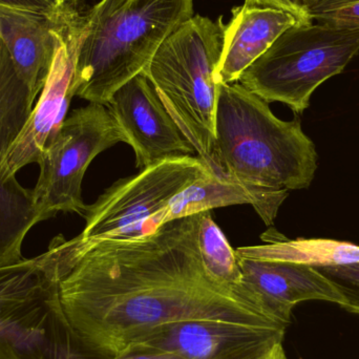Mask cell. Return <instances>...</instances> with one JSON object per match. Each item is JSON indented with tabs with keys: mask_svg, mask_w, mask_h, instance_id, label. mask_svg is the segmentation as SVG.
<instances>
[{
	"mask_svg": "<svg viewBox=\"0 0 359 359\" xmlns=\"http://www.w3.org/2000/svg\"><path fill=\"white\" fill-rule=\"evenodd\" d=\"M82 2L83 0H0V6L59 17L83 12Z\"/></svg>",
	"mask_w": 359,
	"mask_h": 359,
	"instance_id": "21",
	"label": "cell"
},
{
	"mask_svg": "<svg viewBox=\"0 0 359 359\" xmlns=\"http://www.w3.org/2000/svg\"><path fill=\"white\" fill-rule=\"evenodd\" d=\"M0 359H22L11 346L0 343Z\"/></svg>",
	"mask_w": 359,
	"mask_h": 359,
	"instance_id": "27",
	"label": "cell"
},
{
	"mask_svg": "<svg viewBox=\"0 0 359 359\" xmlns=\"http://www.w3.org/2000/svg\"><path fill=\"white\" fill-rule=\"evenodd\" d=\"M86 14L67 25L60 35L54 61L39 99L25 130L0 162V176L6 181L29 164H38L60 130L72 98L76 59L83 33Z\"/></svg>",
	"mask_w": 359,
	"mask_h": 359,
	"instance_id": "9",
	"label": "cell"
},
{
	"mask_svg": "<svg viewBox=\"0 0 359 359\" xmlns=\"http://www.w3.org/2000/svg\"><path fill=\"white\" fill-rule=\"evenodd\" d=\"M313 268L322 273L341 294L343 299L341 308L359 316V264Z\"/></svg>",
	"mask_w": 359,
	"mask_h": 359,
	"instance_id": "20",
	"label": "cell"
},
{
	"mask_svg": "<svg viewBox=\"0 0 359 359\" xmlns=\"http://www.w3.org/2000/svg\"><path fill=\"white\" fill-rule=\"evenodd\" d=\"M198 242L203 264L217 283L228 288H246L236 250L212 219L211 211L200 212Z\"/></svg>",
	"mask_w": 359,
	"mask_h": 359,
	"instance_id": "19",
	"label": "cell"
},
{
	"mask_svg": "<svg viewBox=\"0 0 359 359\" xmlns=\"http://www.w3.org/2000/svg\"><path fill=\"white\" fill-rule=\"evenodd\" d=\"M359 29V0L346 2L314 17L313 21Z\"/></svg>",
	"mask_w": 359,
	"mask_h": 359,
	"instance_id": "22",
	"label": "cell"
},
{
	"mask_svg": "<svg viewBox=\"0 0 359 359\" xmlns=\"http://www.w3.org/2000/svg\"><path fill=\"white\" fill-rule=\"evenodd\" d=\"M41 222L32 190L23 187L16 178L6 181L0 176V266L23 259V242Z\"/></svg>",
	"mask_w": 359,
	"mask_h": 359,
	"instance_id": "16",
	"label": "cell"
},
{
	"mask_svg": "<svg viewBox=\"0 0 359 359\" xmlns=\"http://www.w3.org/2000/svg\"><path fill=\"white\" fill-rule=\"evenodd\" d=\"M200 213L151 233L97 242L55 236L43 255L55 266L72 334L88 353H123L170 323L217 320L286 328L248 287L232 289L207 271L198 248Z\"/></svg>",
	"mask_w": 359,
	"mask_h": 359,
	"instance_id": "1",
	"label": "cell"
},
{
	"mask_svg": "<svg viewBox=\"0 0 359 359\" xmlns=\"http://www.w3.org/2000/svg\"><path fill=\"white\" fill-rule=\"evenodd\" d=\"M224 25L207 17H190L166 38L143 73L162 102L213 175L215 111Z\"/></svg>",
	"mask_w": 359,
	"mask_h": 359,
	"instance_id": "4",
	"label": "cell"
},
{
	"mask_svg": "<svg viewBox=\"0 0 359 359\" xmlns=\"http://www.w3.org/2000/svg\"><path fill=\"white\" fill-rule=\"evenodd\" d=\"M126 136L107 105L90 103L72 111L39 163V177L32 190L42 219L58 212L84 217L88 205L82 198V181L93 160Z\"/></svg>",
	"mask_w": 359,
	"mask_h": 359,
	"instance_id": "8",
	"label": "cell"
},
{
	"mask_svg": "<svg viewBox=\"0 0 359 359\" xmlns=\"http://www.w3.org/2000/svg\"><path fill=\"white\" fill-rule=\"evenodd\" d=\"M215 130L217 176L276 191L311 185L318 155L299 118L278 119L242 84H219Z\"/></svg>",
	"mask_w": 359,
	"mask_h": 359,
	"instance_id": "2",
	"label": "cell"
},
{
	"mask_svg": "<svg viewBox=\"0 0 359 359\" xmlns=\"http://www.w3.org/2000/svg\"><path fill=\"white\" fill-rule=\"evenodd\" d=\"M244 4L255 8H276L293 15L299 22H313L310 19L305 0H245Z\"/></svg>",
	"mask_w": 359,
	"mask_h": 359,
	"instance_id": "23",
	"label": "cell"
},
{
	"mask_svg": "<svg viewBox=\"0 0 359 359\" xmlns=\"http://www.w3.org/2000/svg\"><path fill=\"white\" fill-rule=\"evenodd\" d=\"M84 14L52 17L0 6V38L35 98L50 73L61 33Z\"/></svg>",
	"mask_w": 359,
	"mask_h": 359,
	"instance_id": "13",
	"label": "cell"
},
{
	"mask_svg": "<svg viewBox=\"0 0 359 359\" xmlns=\"http://www.w3.org/2000/svg\"><path fill=\"white\" fill-rule=\"evenodd\" d=\"M107 359H186L174 353L161 351H126L115 358Z\"/></svg>",
	"mask_w": 359,
	"mask_h": 359,
	"instance_id": "24",
	"label": "cell"
},
{
	"mask_svg": "<svg viewBox=\"0 0 359 359\" xmlns=\"http://www.w3.org/2000/svg\"><path fill=\"white\" fill-rule=\"evenodd\" d=\"M238 359H289L287 356L286 351H285L283 341L274 344L270 347L265 348L261 351L255 352L251 355L246 356V358Z\"/></svg>",
	"mask_w": 359,
	"mask_h": 359,
	"instance_id": "26",
	"label": "cell"
},
{
	"mask_svg": "<svg viewBox=\"0 0 359 359\" xmlns=\"http://www.w3.org/2000/svg\"><path fill=\"white\" fill-rule=\"evenodd\" d=\"M35 100L0 39V162L25 130Z\"/></svg>",
	"mask_w": 359,
	"mask_h": 359,
	"instance_id": "18",
	"label": "cell"
},
{
	"mask_svg": "<svg viewBox=\"0 0 359 359\" xmlns=\"http://www.w3.org/2000/svg\"><path fill=\"white\" fill-rule=\"evenodd\" d=\"M236 257L243 284L261 297L288 326L295 306L304 302H328L339 307L343 305L337 289L311 266L280 259Z\"/></svg>",
	"mask_w": 359,
	"mask_h": 359,
	"instance_id": "12",
	"label": "cell"
},
{
	"mask_svg": "<svg viewBox=\"0 0 359 359\" xmlns=\"http://www.w3.org/2000/svg\"><path fill=\"white\" fill-rule=\"evenodd\" d=\"M107 107L134 149L137 168L196 154L143 72L116 90Z\"/></svg>",
	"mask_w": 359,
	"mask_h": 359,
	"instance_id": "10",
	"label": "cell"
},
{
	"mask_svg": "<svg viewBox=\"0 0 359 359\" xmlns=\"http://www.w3.org/2000/svg\"><path fill=\"white\" fill-rule=\"evenodd\" d=\"M236 253L255 259L295 262L311 267L359 264V245L322 238H282L261 246L242 247L236 249Z\"/></svg>",
	"mask_w": 359,
	"mask_h": 359,
	"instance_id": "17",
	"label": "cell"
},
{
	"mask_svg": "<svg viewBox=\"0 0 359 359\" xmlns=\"http://www.w3.org/2000/svg\"><path fill=\"white\" fill-rule=\"evenodd\" d=\"M0 39H1V38H0Z\"/></svg>",
	"mask_w": 359,
	"mask_h": 359,
	"instance_id": "28",
	"label": "cell"
},
{
	"mask_svg": "<svg viewBox=\"0 0 359 359\" xmlns=\"http://www.w3.org/2000/svg\"><path fill=\"white\" fill-rule=\"evenodd\" d=\"M299 22L293 15L269 8L241 6L223 29L221 59L215 71L217 84L238 82L289 27Z\"/></svg>",
	"mask_w": 359,
	"mask_h": 359,
	"instance_id": "14",
	"label": "cell"
},
{
	"mask_svg": "<svg viewBox=\"0 0 359 359\" xmlns=\"http://www.w3.org/2000/svg\"><path fill=\"white\" fill-rule=\"evenodd\" d=\"M192 16L194 0H101L86 12L76 59L75 96L107 105Z\"/></svg>",
	"mask_w": 359,
	"mask_h": 359,
	"instance_id": "3",
	"label": "cell"
},
{
	"mask_svg": "<svg viewBox=\"0 0 359 359\" xmlns=\"http://www.w3.org/2000/svg\"><path fill=\"white\" fill-rule=\"evenodd\" d=\"M288 191L264 189L217 175L196 180L177 194L161 217V225L203 211L232 205H251L267 226L272 225Z\"/></svg>",
	"mask_w": 359,
	"mask_h": 359,
	"instance_id": "15",
	"label": "cell"
},
{
	"mask_svg": "<svg viewBox=\"0 0 359 359\" xmlns=\"http://www.w3.org/2000/svg\"><path fill=\"white\" fill-rule=\"evenodd\" d=\"M213 175L202 159L194 156L172 158L119 180L88 205L86 226L78 241L134 238L161 226L170 201L196 180Z\"/></svg>",
	"mask_w": 359,
	"mask_h": 359,
	"instance_id": "7",
	"label": "cell"
},
{
	"mask_svg": "<svg viewBox=\"0 0 359 359\" xmlns=\"http://www.w3.org/2000/svg\"><path fill=\"white\" fill-rule=\"evenodd\" d=\"M305 1L307 4L310 19L313 21L314 17L318 16L320 13L353 0H305Z\"/></svg>",
	"mask_w": 359,
	"mask_h": 359,
	"instance_id": "25",
	"label": "cell"
},
{
	"mask_svg": "<svg viewBox=\"0 0 359 359\" xmlns=\"http://www.w3.org/2000/svg\"><path fill=\"white\" fill-rule=\"evenodd\" d=\"M286 330L227 320H183L155 329L124 352H168L186 359H238L284 341Z\"/></svg>",
	"mask_w": 359,
	"mask_h": 359,
	"instance_id": "11",
	"label": "cell"
},
{
	"mask_svg": "<svg viewBox=\"0 0 359 359\" xmlns=\"http://www.w3.org/2000/svg\"><path fill=\"white\" fill-rule=\"evenodd\" d=\"M0 343L22 359H76L86 351L72 334L59 299V278L44 257L0 266Z\"/></svg>",
	"mask_w": 359,
	"mask_h": 359,
	"instance_id": "6",
	"label": "cell"
},
{
	"mask_svg": "<svg viewBox=\"0 0 359 359\" xmlns=\"http://www.w3.org/2000/svg\"><path fill=\"white\" fill-rule=\"evenodd\" d=\"M359 52V29L297 22L240 77L266 102H282L303 114L314 90L339 75Z\"/></svg>",
	"mask_w": 359,
	"mask_h": 359,
	"instance_id": "5",
	"label": "cell"
}]
</instances>
